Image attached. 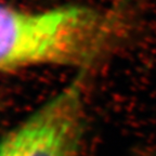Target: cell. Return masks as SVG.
Masks as SVG:
<instances>
[{"mask_svg":"<svg viewBox=\"0 0 156 156\" xmlns=\"http://www.w3.org/2000/svg\"><path fill=\"white\" fill-rule=\"evenodd\" d=\"M136 26L133 0H115L104 10L28 11L0 3V73L47 65L91 71L128 44Z\"/></svg>","mask_w":156,"mask_h":156,"instance_id":"obj_1","label":"cell"},{"mask_svg":"<svg viewBox=\"0 0 156 156\" xmlns=\"http://www.w3.org/2000/svg\"><path fill=\"white\" fill-rule=\"evenodd\" d=\"M90 71H79L56 95L0 143V156H78Z\"/></svg>","mask_w":156,"mask_h":156,"instance_id":"obj_2","label":"cell"}]
</instances>
